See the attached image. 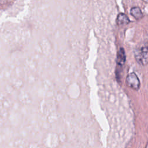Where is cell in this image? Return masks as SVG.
I'll use <instances>...</instances> for the list:
<instances>
[{
    "mask_svg": "<svg viewBox=\"0 0 148 148\" xmlns=\"http://www.w3.org/2000/svg\"><path fill=\"white\" fill-rule=\"evenodd\" d=\"M125 60H126V56H125V50L123 47H121L117 53V56L116 58L117 65L120 67L123 66L125 62Z\"/></svg>",
    "mask_w": 148,
    "mask_h": 148,
    "instance_id": "3",
    "label": "cell"
},
{
    "mask_svg": "<svg viewBox=\"0 0 148 148\" xmlns=\"http://www.w3.org/2000/svg\"><path fill=\"white\" fill-rule=\"evenodd\" d=\"M126 83L128 87L135 90H138L140 88V80L135 72H132L128 75L126 79Z\"/></svg>",
    "mask_w": 148,
    "mask_h": 148,
    "instance_id": "2",
    "label": "cell"
},
{
    "mask_svg": "<svg viewBox=\"0 0 148 148\" xmlns=\"http://www.w3.org/2000/svg\"><path fill=\"white\" fill-rule=\"evenodd\" d=\"M147 42L140 46L137 47L134 50V55L136 61L142 65H146L147 63Z\"/></svg>",
    "mask_w": 148,
    "mask_h": 148,
    "instance_id": "1",
    "label": "cell"
},
{
    "mask_svg": "<svg viewBox=\"0 0 148 148\" xmlns=\"http://www.w3.org/2000/svg\"><path fill=\"white\" fill-rule=\"evenodd\" d=\"M131 14L136 20H140L143 17V14L139 7H133L130 10Z\"/></svg>",
    "mask_w": 148,
    "mask_h": 148,
    "instance_id": "5",
    "label": "cell"
},
{
    "mask_svg": "<svg viewBox=\"0 0 148 148\" xmlns=\"http://www.w3.org/2000/svg\"><path fill=\"white\" fill-rule=\"evenodd\" d=\"M130 22V20L128 18V17L124 14V13H119L116 19V23L118 25L121 26V25H125L129 24Z\"/></svg>",
    "mask_w": 148,
    "mask_h": 148,
    "instance_id": "4",
    "label": "cell"
}]
</instances>
